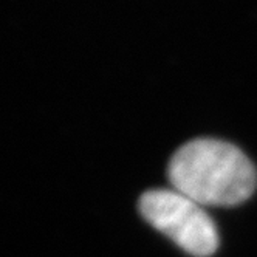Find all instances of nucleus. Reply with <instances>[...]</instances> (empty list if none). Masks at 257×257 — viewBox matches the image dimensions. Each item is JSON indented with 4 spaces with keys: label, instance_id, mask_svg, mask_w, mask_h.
<instances>
[{
    "label": "nucleus",
    "instance_id": "obj_1",
    "mask_svg": "<svg viewBox=\"0 0 257 257\" xmlns=\"http://www.w3.org/2000/svg\"><path fill=\"white\" fill-rule=\"evenodd\" d=\"M168 174L175 191L201 206L240 205L257 186V172L249 158L235 146L212 138L181 146Z\"/></svg>",
    "mask_w": 257,
    "mask_h": 257
},
{
    "label": "nucleus",
    "instance_id": "obj_2",
    "mask_svg": "<svg viewBox=\"0 0 257 257\" xmlns=\"http://www.w3.org/2000/svg\"><path fill=\"white\" fill-rule=\"evenodd\" d=\"M140 212L183 251L209 257L217 251L218 232L200 203L175 189H152L140 198Z\"/></svg>",
    "mask_w": 257,
    "mask_h": 257
}]
</instances>
